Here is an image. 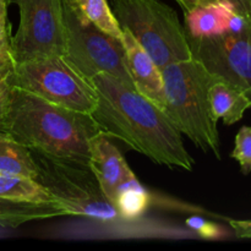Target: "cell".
<instances>
[{
  "instance_id": "22",
  "label": "cell",
  "mask_w": 251,
  "mask_h": 251,
  "mask_svg": "<svg viewBox=\"0 0 251 251\" xmlns=\"http://www.w3.org/2000/svg\"><path fill=\"white\" fill-rule=\"evenodd\" d=\"M9 25H7V0H0V48L10 49Z\"/></svg>"
},
{
  "instance_id": "12",
  "label": "cell",
  "mask_w": 251,
  "mask_h": 251,
  "mask_svg": "<svg viewBox=\"0 0 251 251\" xmlns=\"http://www.w3.org/2000/svg\"><path fill=\"white\" fill-rule=\"evenodd\" d=\"M235 12L238 11L227 0L194 7L185 12V34L194 38H210L227 33Z\"/></svg>"
},
{
  "instance_id": "4",
  "label": "cell",
  "mask_w": 251,
  "mask_h": 251,
  "mask_svg": "<svg viewBox=\"0 0 251 251\" xmlns=\"http://www.w3.org/2000/svg\"><path fill=\"white\" fill-rule=\"evenodd\" d=\"M120 28L126 29L159 69L193 58L176 12L159 0H112Z\"/></svg>"
},
{
  "instance_id": "1",
  "label": "cell",
  "mask_w": 251,
  "mask_h": 251,
  "mask_svg": "<svg viewBox=\"0 0 251 251\" xmlns=\"http://www.w3.org/2000/svg\"><path fill=\"white\" fill-rule=\"evenodd\" d=\"M91 80L98 95L92 115L108 137L125 142L157 164L193 169L195 161L181 134L161 108L107 74Z\"/></svg>"
},
{
  "instance_id": "7",
  "label": "cell",
  "mask_w": 251,
  "mask_h": 251,
  "mask_svg": "<svg viewBox=\"0 0 251 251\" xmlns=\"http://www.w3.org/2000/svg\"><path fill=\"white\" fill-rule=\"evenodd\" d=\"M65 56L88 78L107 74L135 90L122 39L105 33L88 21L69 0H64Z\"/></svg>"
},
{
  "instance_id": "6",
  "label": "cell",
  "mask_w": 251,
  "mask_h": 251,
  "mask_svg": "<svg viewBox=\"0 0 251 251\" xmlns=\"http://www.w3.org/2000/svg\"><path fill=\"white\" fill-rule=\"evenodd\" d=\"M14 86L48 102L92 114L98 95L92 80L83 75L66 56H38L15 64Z\"/></svg>"
},
{
  "instance_id": "16",
  "label": "cell",
  "mask_w": 251,
  "mask_h": 251,
  "mask_svg": "<svg viewBox=\"0 0 251 251\" xmlns=\"http://www.w3.org/2000/svg\"><path fill=\"white\" fill-rule=\"evenodd\" d=\"M65 216L56 203L15 202L0 199V225L17 226L41 218Z\"/></svg>"
},
{
  "instance_id": "20",
  "label": "cell",
  "mask_w": 251,
  "mask_h": 251,
  "mask_svg": "<svg viewBox=\"0 0 251 251\" xmlns=\"http://www.w3.org/2000/svg\"><path fill=\"white\" fill-rule=\"evenodd\" d=\"M186 226L195 230L201 238L207 240H217L226 238L228 235L227 230L223 229L220 225L217 223L208 222V221L203 220L201 217H190L186 220Z\"/></svg>"
},
{
  "instance_id": "19",
  "label": "cell",
  "mask_w": 251,
  "mask_h": 251,
  "mask_svg": "<svg viewBox=\"0 0 251 251\" xmlns=\"http://www.w3.org/2000/svg\"><path fill=\"white\" fill-rule=\"evenodd\" d=\"M230 156L239 163L244 174L251 172V127L242 126L235 136V145Z\"/></svg>"
},
{
  "instance_id": "13",
  "label": "cell",
  "mask_w": 251,
  "mask_h": 251,
  "mask_svg": "<svg viewBox=\"0 0 251 251\" xmlns=\"http://www.w3.org/2000/svg\"><path fill=\"white\" fill-rule=\"evenodd\" d=\"M208 100L213 117L222 119L227 125L239 122L251 108V97L248 93L218 76L210 86Z\"/></svg>"
},
{
  "instance_id": "9",
  "label": "cell",
  "mask_w": 251,
  "mask_h": 251,
  "mask_svg": "<svg viewBox=\"0 0 251 251\" xmlns=\"http://www.w3.org/2000/svg\"><path fill=\"white\" fill-rule=\"evenodd\" d=\"M193 58L212 75L237 86L251 97V24L239 32L210 38L186 34Z\"/></svg>"
},
{
  "instance_id": "25",
  "label": "cell",
  "mask_w": 251,
  "mask_h": 251,
  "mask_svg": "<svg viewBox=\"0 0 251 251\" xmlns=\"http://www.w3.org/2000/svg\"><path fill=\"white\" fill-rule=\"evenodd\" d=\"M176 1H178V4L183 7L184 11L188 12L190 11V10H193L194 7L212 4V2L222 1V0H176Z\"/></svg>"
},
{
  "instance_id": "8",
  "label": "cell",
  "mask_w": 251,
  "mask_h": 251,
  "mask_svg": "<svg viewBox=\"0 0 251 251\" xmlns=\"http://www.w3.org/2000/svg\"><path fill=\"white\" fill-rule=\"evenodd\" d=\"M19 6L20 25L10 39L15 64L38 56L66 54L64 0H12Z\"/></svg>"
},
{
  "instance_id": "17",
  "label": "cell",
  "mask_w": 251,
  "mask_h": 251,
  "mask_svg": "<svg viewBox=\"0 0 251 251\" xmlns=\"http://www.w3.org/2000/svg\"><path fill=\"white\" fill-rule=\"evenodd\" d=\"M149 203V193L137 180L135 174L123 181L118 189L114 201L119 215L126 220H135L144 215Z\"/></svg>"
},
{
  "instance_id": "28",
  "label": "cell",
  "mask_w": 251,
  "mask_h": 251,
  "mask_svg": "<svg viewBox=\"0 0 251 251\" xmlns=\"http://www.w3.org/2000/svg\"><path fill=\"white\" fill-rule=\"evenodd\" d=\"M250 16H251V15H250ZM250 16H249V17H250Z\"/></svg>"
},
{
  "instance_id": "15",
  "label": "cell",
  "mask_w": 251,
  "mask_h": 251,
  "mask_svg": "<svg viewBox=\"0 0 251 251\" xmlns=\"http://www.w3.org/2000/svg\"><path fill=\"white\" fill-rule=\"evenodd\" d=\"M0 199L15 202L55 203L51 194L39 181L22 176L0 174Z\"/></svg>"
},
{
  "instance_id": "21",
  "label": "cell",
  "mask_w": 251,
  "mask_h": 251,
  "mask_svg": "<svg viewBox=\"0 0 251 251\" xmlns=\"http://www.w3.org/2000/svg\"><path fill=\"white\" fill-rule=\"evenodd\" d=\"M12 90H14V81H12L11 73L5 77L0 78V123L2 122L9 109Z\"/></svg>"
},
{
  "instance_id": "10",
  "label": "cell",
  "mask_w": 251,
  "mask_h": 251,
  "mask_svg": "<svg viewBox=\"0 0 251 251\" xmlns=\"http://www.w3.org/2000/svg\"><path fill=\"white\" fill-rule=\"evenodd\" d=\"M88 167L97 178L103 194L113 203L123 181L134 176L118 147L108 140L105 134L98 135L91 141Z\"/></svg>"
},
{
  "instance_id": "23",
  "label": "cell",
  "mask_w": 251,
  "mask_h": 251,
  "mask_svg": "<svg viewBox=\"0 0 251 251\" xmlns=\"http://www.w3.org/2000/svg\"><path fill=\"white\" fill-rule=\"evenodd\" d=\"M238 239H251V220H228Z\"/></svg>"
},
{
  "instance_id": "11",
  "label": "cell",
  "mask_w": 251,
  "mask_h": 251,
  "mask_svg": "<svg viewBox=\"0 0 251 251\" xmlns=\"http://www.w3.org/2000/svg\"><path fill=\"white\" fill-rule=\"evenodd\" d=\"M122 31L127 70L134 82L135 91L163 110L164 88L161 69L156 65L149 53L137 43L129 31Z\"/></svg>"
},
{
  "instance_id": "2",
  "label": "cell",
  "mask_w": 251,
  "mask_h": 251,
  "mask_svg": "<svg viewBox=\"0 0 251 251\" xmlns=\"http://www.w3.org/2000/svg\"><path fill=\"white\" fill-rule=\"evenodd\" d=\"M0 134L53 158L88 166L91 141L105 132L92 114L54 104L14 86Z\"/></svg>"
},
{
  "instance_id": "27",
  "label": "cell",
  "mask_w": 251,
  "mask_h": 251,
  "mask_svg": "<svg viewBox=\"0 0 251 251\" xmlns=\"http://www.w3.org/2000/svg\"><path fill=\"white\" fill-rule=\"evenodd\" d=\"M249 21H250V24H251V16L249 17Z\"/></svg>"
},
{
  "instance_id": "26",
  "label": "cell",
  "mask_w": 251,
  "mask_h": 251,
  "mask_svg": "<svg viewBox=\"0 0 251 251\" xmlns=\"http://www.w3.org/2000/svg\"><path fill=\"white\" fill-rule=\"evenodd\" d=\"M227 1L230 2L239 14L247 17L251 15V0H227Z\"/></svg>"
},
{
  "instance_id": "24",
  "label": "cell",
  "mask_w": 251,
  "mask_h": 251,
  "mask_svg": "<svg viewBox=\"0 0 251 251\" xmlns=\"http://www.w3.org/2000/svg\"><path fill=\"white\" fill-rule=\"evenodd\" d=\"M15 61L10 49L0 48V78L5 77L14 71Z\"/></svg>"
},
{
  "instance_id": "14",
  "label": "cell",
  "mask_w": 251,
  "mask_h": 251,
  "mask_svg": "<svg viewBox=\"0 0 251 251\" xmlns=\"http://www.w3.org/2000/svg\"><path fill=\"white\" fill-rule=\"evenodd\" d=\"M0 174L36 179L38 167L28 147L0 134Z\"/></svg>"
},
{
  "instance_id": "5",
  "label": "cell",
  "mask_w": 251,
  "mask_h": 251,
  "mask_svg": "<svg viewBox=\"0 0 251 251\" xmlns=\"http://www.w3.org/2000/svg\"><path fill=\"white\" fill-rule=\"evenodd\" d=\"M38 167L39 181L65 216H82L100 222L120 217L114 203L103 194L88 166L56 159L31 150Z\"/></svg>"
},
{
  "instance_id": "3",
  "label": "cell",
  "mask_w": 251,
  "mask_h": 251,
  "mask_svg": "<svg viewBox=\"0 0 251 251\" xmlns=\"http://www.w3.org/2000/svg\"><path fill=\"white\" fill-rule=\"evenodd\" d=\"M161 73L167 117L196 147L221 159L218 120L208 100V90L217 76L194 58L169 64Z\"/></svg>"
},
{
  "instance_id": "18",
  "label": "cell",
  "mask_w": 251,
  "mask_h": 251,
  "mask_svg": "<svg viewBox=\"0 0 251 251\" xmlns=\"http://www.w3.org/2000/svg\"><path fill=\"white\" fill-rule=\"evenodd\" d=\"M83 17L104 31L105 33L123 39V31L107 0H69Z\"/></svg>"
}]
</instances>
